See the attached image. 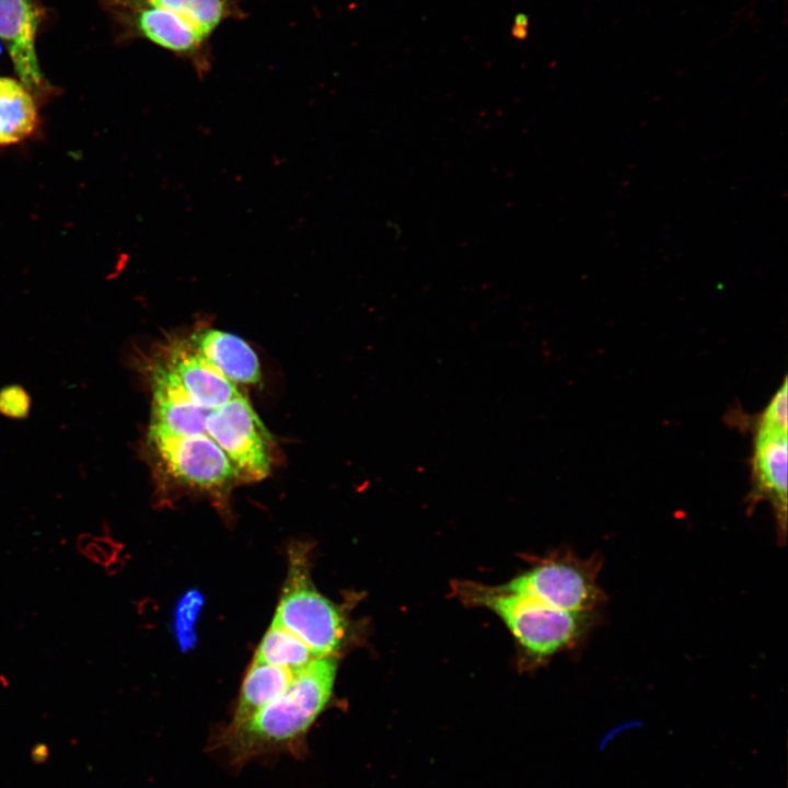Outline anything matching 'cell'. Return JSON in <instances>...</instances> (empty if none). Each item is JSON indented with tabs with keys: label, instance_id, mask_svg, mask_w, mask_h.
<instances>
[{
	"label": "cell",
	"instance_id": "1",
	"mask_svg": "<svg viewBox=\"0 0 788 788\" xmlns=\"http://www.w3.org/2000/svg\"><path fill=\"white\" fill-rule=\"evenodd\" d=\"M337 672L335 656L318 657L294 672L290 684L244 723L223 727L212 735L208 750L220 752L230 766L278 754L304 758L308 733L328 706Z\"/></svg>",
	"mask_w": 788,
	"mask_h": 788
},
{
	"label": "cell",
	"instance_id": "2",
	"mask_svg": "<svg viewBox=\"0 0 788 788\" xmlns=\"http://www.w3.org/2000/svg\"><path fill=\"white\" fill-rule=\"evenodd\" d=\"M121 39H144L190 63L199 78L212 66L211 39L228 21L246 19L241 0H102Z\"/></svg>",
	"mask_w": 788,
	"mask_h": 788
},
{
	"label": "cell",
	"instance_id": "3",
	"mask_svg": "<svg viewBox=\"0 0 788 788\" xmlns=\"http://www.w3.org/2000/svg\"><path fill=\"white\" fill-rule=\"evenodd\" d=\"M468 602L488 607L506 624L525 653L542 662L573 647L593 622L594 612L549 607L499 587H465Z\"/></svg>",
	"mask_w": 788,
	"mask_h": 788
},
{
	"label": "cell",
	"instance_id": "4",
	"mask_svg": "<svg viewBox=\"0 0 788 788\" xmlns=\"http://www.w3.org/2000/svg\"><path fill=\"white\" fill-rule=\"evenodd\" d=\"M306 549L289 553V570L273 618L318 657H331L340 649L347 634L346 621L329 599L313 584Z\"/></svg>",
	"mask_w": 788,
	"mask_h": 788
},
{
	"label": "cell",
	"instance_id": "5",
	"mask_svg": "<svg viewBox=\"0 0 788 788\" xmlns=\"http://www.w3.org/2000/svg\"><path fill=\"white\" fill-rule=\"evenodd\" d=\"M602 564L599 554L579 558L571 552L557 553L499 588L553 609L594 612L606 600L598 583Z\"/></svg>",
	"mask_w": 788,
	"mask_h": 788
},
{
	"label": "cell",
	"instance_id": "6",
	"mask_svg": "<svg viewBox=\"0 0 788 788\" xmlns=\"http://www.w3.org/2000/svg\"><path fill=\"white\" fill-rule=\"evenodd\" d=\"M205 429L223 450L235 478L258 482L270 473V434L241 394L209 412Z\"/></svg>",
	"mask_w": 788,
	"mask_h": 788
},
{
	"label": "cell",
	"instance_id": "7",
	"mask_svg": "<svg viewBox=\"0 0 788 788\" xmlns=\"http://www.w3.org/2000/svg\"><path fill=\"white\" fill-rule=\"evenodd\" d=\"M148 442L182 484L216 490L235 478L227 454L207 433L181 436L150 424Z\"/></svg>",
	"mask_w": 788,
	"mask_h": 788
},
{
	"label": "cell",
	"instance_id": "8",
	"mask_svg": "<svg viewBox=\"0 0 788 788\" xmlns=\"http://www.w3.org/2000/svg\"><path fill=\"white\" fill-rule=\"evenodd\" d=\"M751 489L746 497L748 511L766 501L776 522L778 544L787 538V432L753 428Z\"/></svg>",
	"mask_w": 788,
	"mask_h": 788
},
{
	"label": "cell",
	"instance_id": "9",
	"mask_svg": "<svg viewBox=\"0 0 788 788\" xmlns=\"http://www.w3.org/2000/svg\"><path fill=\"white\" fill-rule=\"evenodd\" d=\"M40 15L33 0H0V39L20 81L31 91L45 89L35 42Z\"/></svg>",
	"mask_w": 788,
	"mask_h": 788
},
{
	"label": "cell",
	"instance_id": "10",
	"mask_svg": "<svg viewBox=\"0 0 788 788\" xmlns=\"http://www.w3.org/2000/svg\"><path fill=\"white\" fill-rule=\"evenodd\" d=\"M149 375L152 391L151 424L181 436L207 433L205 420L210 409L194 404L173 370L167 364H157L151 368Z\"/></svg>",
	"mask_w": 788,
	"mask_h": 788
},
{
	"label": "cell",
	"instance_id": "11",
	"mask_svg": "<svg viewBox=\"0 0 788 788\" xmlns=\"http://www.w3.org/2000/svg\"><path fill=\"white\" fill-rule=\"evenodd\" d=\"M167 366L194 404L204 409L218 408L240 395L234 383L195 350L173 349Z\"/></svg>",
	"mask_w": 788,
	"mask_h": 788
},
{
	"label": "cell",
	"instance_id": "12",
	"mask_svg": "<svg viewBox=\"0 0 788 788\" xmlns=\"http://www.w3.org/2000/svg\"><path fill=\"white\" fill-rule=\"evenodd\" d=\"M192 344L196 352L233 383L255 384L260 380L258 357L239 336L218 329H202L192 336Z\"/></svg>",
	"mask_w": 788,
	"mask_h": 788
},
{
	"label": "cell",
	"instance_id": "13",
	"mask_svg": "<svg viewBox=\"0 0 788 788\" xmlns=\"http://www.w3.org/2000/svg\"><path fill=\"white\" fill-rule=\"evenodd\" d=\"M293 675L289 670L253 660L227 727H237L252 718L286 690Z\"/></svg>",
	"mask_w": 788,
	"mask_h": 788
},
{
	"label": "cell",
	"instance_id": "14",
	"mask_svg": "<svg viewBox=\"0 0 788 788\" xmlns=\"http://www.w3.org/2000/svg\"><path fill=\"white\" fill-rule=\"evenodd\" d=\"M38 113L32 92L12 78L0 77V146L27 138L37 127Z\"/></svg>",
	"mask_w": 788,
	"mask_h": 788
},
{
	"label": "cell",
	"instance_id": "15",
	"mask_svg": "<svg viewBox=\"0 0 788 788\" xmlns=\"http://www.w3.org/2000/svg\"><path fill=\"white\" fill-rule=\"evenodd\" d=\"M316 657L294 634L271 622L263 636L254 660L297 672L306 667Z\"/></svg>",
	"mask_w": 788,
	"mask_h": 788
},
{
	"label": "cell",
	"instance_id": "16",
	"mask_svg": "<svg viewBox=\"0 0 788 788\" xmlns=\"http://www.w3.org/2000/svg\"><path fill=\"white\" fill-rule=\"evenodd\" d=\"M787 378H784L783 384L758 415L753 428L787 432Z\"/></svg>",
	"mask_w": 788,
	"mask_h": 788
},
{
	"label": "cell",
	"instance_id": "17",
	"mask_svg": "<svg viewBox=\"0 0 788 788\" xmlns=\"http://www.w3.org/2000/svg\"><path fill=\"white\" fill-rule=\"evenodd\" d=\"M31 398L20 385H8L0 390V414L12 418L23 419L28 415Z\"/></svg>",
	"mask_w": 788,
	"mask_h": 788
},
{
	"label": "cell",
	"instance_id": "18",
	"mask_svg": "<svg viewBox=\"0 0 788 788\" xmlns=\"http://www.w3.org/2000/svg\"><path fill=\"white\" fill-rule=\"evenodd\" d=\"M642 727V723L640 721H627L619 725L614 726L613 728L605 731L596 743V749L600 752H603L607 749L610 743L615 740V738L623 732H626L628 730L640 728Z\"/></svg>",
	"mask_w": 788,
	"mask_h": 788
}]
</instances>
